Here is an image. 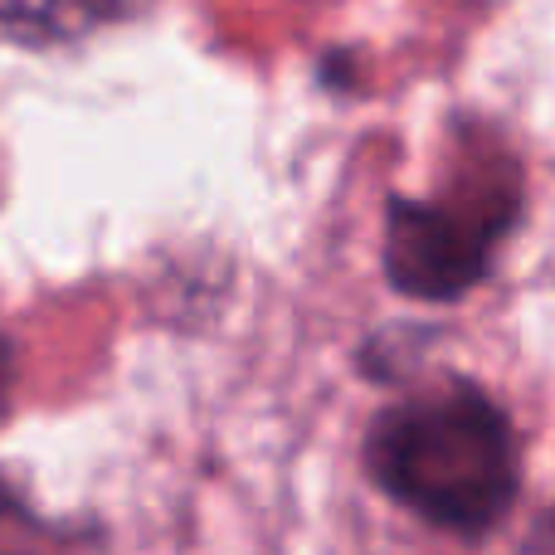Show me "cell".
<instances>
[{"label": "cell", "mask_w": 555, "mask_h": 555, "mask_svg": "<svg viewBox=\"0 0 555 555\" xmlns=\"http://www.w3.org/2000/svg\"><path fill=\"white\" fill-rule=\"evenodd\" d=\"M517 166L488 162L473 185L449 201H404L390 210L385 269L395 287L414 297H459L492 269V254L507 240L521 210Z\"/></svg>", "instance_id": "2"}, {"label": "cell", "mask_w": 555, "mask_h": 555, "mask_svg": "<svg viewBox=\"0 0 555 555\" xmlns=\"http://www.w3.org/2000/svg\"><path fill=\"white\" fill-rule=\"evenodd\" d=\"M10 380H15V351H10V341L0 336V420H5V410H10Z\"/></svg>", "instance_id": "4"}, {"label": "cell", "mask_w": 555, "mask_h": 555, "mask_svg": "<svg viewBox=\"0 0 555 555\" xmlns=\"http://www.w3.org/2000/svg\"><path fill=\"white\" fill-rule=\"evenodd\" d=\"M365 468L375 488L453 537L492 531L517 502V434L468 380H443L390 404L371 424Z\"/></svg>", "instance_id": "1"}, {"label": "cell", "mask_w": 555, "mask_h": 555, "mask_svg": "<svg viewBox=\"0 0 555 555\" xmlns=\"http://www.w3.org/2000/svg\"><path fill=\"white\" fill-rule=\"evenodd\" d=\"M107 10L113 0H0V25H20L35 35H78L88 20Z\"/></svg>", "instance_id": "3"}]
</instances>
